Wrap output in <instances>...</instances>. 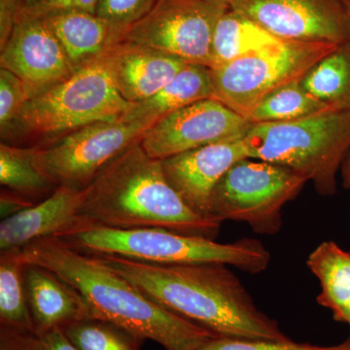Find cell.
I'll list each match as a JSON object with an SVG mask.
<instances>
[{
    "label": "cell",
    "mask_w": 350,
    "mask_h": 350,
    "mask_svg": "<svg viewBox=\"0 0 350 350\" xmlns=\"http://www.w3.org/2000/svg\"><path fill=\"white\" fill-rule=\"evenodd\" d=\"M36 338L39 350H80L63 330L51 331Z\"/></svg>",
    "instance_id": "obj_34"
},
{
    "label": "cell",
    "mask_w": 350,
    "mask_h": 350,
    "mask_svg": "<svg viewBox=\"0 0 350 350\" xmlns=\"http://www.w3.org/2000/svg\"><path fill=\"white\" fill-rule=\"evenodd\" d=\"M248 158L245 139L239 137L184 152L162 162L167 181L182 200L195 213L213 218L209 202L214 188L234 163Z\"/></svg>",
    "instance_id": "obj_14"
},
{
    "label": "cell",
    "mask_w": 350,
    "mask_h": 350,
    "mask_svg": "<svg viewBox=\"0 0 350 350\" xmlns=\"http://www.w3.org/2000/svg\"><path fill=\"white\" fill-rule=\"evenodd\" d=\"M342 183H344V187L350 191V150L345 157L344 163H342Z\"/></svg>",
    "instance_id": "obj_35"
},
{
    "label": "cell",
    "mask_w": 350,
    "mask_h": 350,
    "mask_svg": "<svg viewBox=\"0 0 350 350\" xmlns=\"http://www.w3.org/2000/svg\"><path fill=\"white\" fill-rule=\"evenodd\" d=\"M252 126L224 103L207 98L157 122L140 145L151 158L163 161L206 145L244 137Z\"/></svg>",
    "instance_id": "obj_12"
},
{
    "label": "cell",
    "mask_w": 350,
    "mask_h": 350,
    "mask_svg": "<svg viewBox=\"0 0 350 350\" xmlns=\"http://www.w3.org/2000/svg\"><path fill=\"white\" fill-rule=\"evenodd\" d=\"M282 41L229 7L214 31L209 68H220Z\"/></svg>",
    "instance_id": "obj_21"
},
{
    "label": "cell",
    "mask_w": 350,
    "mask_h": 350,
    "mask_svg": "<svg viewBox=\"0 0 350 350\" xmlns=\"http://www.w3.org/2000/svg\"><path fill=\"white\" fill-rule=\"evenodd\" d=\"M338 46L283 40L211 69L213 98L246 119L271 94L288 85L301 82L306 73Z\"/></svg>",
    "instance_id": "obj_8"
},
{
    "label": "cell",
    "mask_w": 350,
    "mask_h": 350,
    "mask_svg": "<svg viewBox=\"0 0 350 350\" xmlns=\"http://www.w3.org/2000/svg\"><path fill=\"white\" fill-rule=\"evenodd\" d=\"M80 350H140L144 338L94 317L80 320L63 330Z\"/></svg>",
    "instance_id": "obj_26"
},
{
    "label": "cell",
    "mask_w": 350,
    "mask_h": 350,
    "mask_svg": "<svg viewBox=\"0 0 350 350\" xmlns=\"http://www.w3.org/2000/svg\"><path fill=\"white\" fill-rule=\"evenodd\" d=\"M170 312L218 337L290 340L223 264L159 265L94 255Z\"/></svg>",
    "instance_id": "obj_1"
},
{
    "label": "cell",
    "mask_w": 350,
    "mask_h": 350,
    "mask_svg": "<svg viewBox=\"0 0 350 350\" xmlns=\"http://www.w3.org/2000/svg\"><path fill=\"white\" fill-rule=\"evenodd\" d=\"M228 0H157L123 40L140 44L209 68L211 43Z\"/></svg>",
    "instance_id": "obj_10"
},
{
    "label": "cell",
    "mask_w": 350,
    "mask_h": 350,
    "mask_svg": "<svg viewBox=\"0 0 350 350\" xmlns=\"http://www.w3.org/2000/svg\"><path fill=\"white\" fill-rule=\"evenodd\" d=\"M0 68L19 76L36 96L75 72L45 21L24 9L5 46L0 49Z\"/></svg>",
    "instance_id": "obj_13"
},
{
    "label": "cell",
    "mask_w": 350,
    "mask_h": 350,
    "mask_svg": "<svg viewBox=\"0 0 350 350\" xmlns=\"http://www.w3.org/2000/svg\"><path fill=\"white\" fill-rule=\"evenodd\" d=\"M98 0H21L25 12L44 18L68 11H86L96 14Z\"/></svg>",
    "instance_id": "obj_30"
},
{
    "label": "cell",
    "mask_w": 350,
    "mask_h": 350,
    "mask_svg": "<svg viewBox=\"0 0 350 350\" xmlns=\"http://www.w3.org/2000/svg\"><path fill=\"white\" fill-rule=\"evenodd\" d=\"M301 85L331 107L350 108V39L315 64Z\"/></svg>",
    "instance_id": "obj_24"
},
{
    "label": "cell",
    "mask_w": 350,
    "mask_h": 350,
    "mask_svg": "<svg viewBox=\"0 0 350 350\" xmlns=\"http://www.w3.org/2000/svg\"><path fill=\"white\" fill-rule=\"evenodd\" d=\"M55 34L73 70L89 66L105 56L123 34L96 14L68 11L42 18Z\"/></svg>",
    "instance_id": "obj_18"
},
{
    "label": "cell",
    "mask_w": 350,
    "mask_h": 350,
    "mask_svg": "<svg viewBox=\"0 0 350 350\" xmlns=\"http://www.w3.org/2000/svg\"><path fill=\"white\" fill-rule=\"evenodd\" d=\"M349 325L350 326V319H349Z\"/></svg>",
    "instance_id": "obj_37"
},
{
    "label": "cell",
    "mask_w": 350,
    "mask_h": 350,
    "mask_svg": "<svg viewBox=\"0 0 350 350\" xmlns=\"http://www.w3.org/2000/svg\"><path fill=\"white\" fill-rule=\"evenodd\" d=\"M305 177L283 165L244 159L226 172L209 202V215L221 222L246 223L260 234H276L282 211L300 194Z\"/></svg>",
    "instance_id": "obj_7"
},
{
    "label": "cell",
    "mask_w": 350,
    "mask_h": 350,
    "mask_svg": "<svg viewBox=\"0 0 350 350\" xmlns=\"http://www.w3.org/2000/svg\"><path fill=\"white\" fill-rule=\"evenodd\" d=\"M198 350H350V336L342 344L314 345L293 340H245V338L215 337Z\"/></svg>",
    "instance_id": "obj_28"
},
{
    "label": "cell",
    "mask_w": 350,
    "mask_h": 350,
    "mask_svg": "<svg viewBox=\"0 0 350 350\" xmlns=\"http://www.w3.org/2000/svg\"><path fill=\"white\" fill-rule=\"evenodd\" d=\"M84 190L57 187L55 192L0 223V251L23 248L46 237L57 236L79 215Z\"/></svg>",
    "instance_id": "obj_17"
},
{
    "label": "cell",
    "mask_w": 350,
    "mask_h": 350,
    "mask_svg": "<svg viewBox=\"0 0 350 350\" xmlns=\"http://www.w3.org/2000/svg\"><path fill=\"white\" fill-rule=\"evenodd\" d=\"M228 4L282 40L340 45L350 39L344 0H228Z\"/></svg>",
    "instance_id": "obj_11"
},
{
    "label": "cell",
    "mask_w": 350,
    "mask_h": 350,
    "mask_svg": "<svg viewBox=\"0 0 350 350\" xmlns=\"http://www.w3.org/2000/svg\"><path fill=\"white\" fill-rule=\"evenodd\" d=\"M345 10H347V17H349L350 24V0H344Z\"/></svg>",
    "instance_id": "obj_36"
},
{
    "label": "cell",
    "mask_w": 350,
    "mask_h": 350,
    "mask_svg": "<svg viewBox=\"0 0 350 350\" xmlns=\"http://www.w3.org/2000/svg\"><path fill=\"white\" fill-rule=\"evenodd\" d=\"M22 248L0 251V327L34 334L27 292Z\"/></svg>",
    "instance_id": "obj_23"
},
{
    "label": "cell",
    "mask_w": 350,
    "mask_h": 350,
    "mask_svg": "<svg viewBox=\"0 0 350 350\" xmlns=\"http://www.w3.org/2000/svg\"><path fill=\"white\" fill-rule=\"evenodd\" d=\"M149 129L120 119L90 124L38 147L36 165L57 187L85 190L108 163L139 144Z\"/></svg>",
    "instance_id": "obj_9"
},
{
    "label": "cell",
    "mask_w": 350,
    "mask_h": 350,
    "mask_svg": "<svg viewBox=\"0 0 350 350\" xmlns=\"http://www.w3.org/2000/svg\"><path fill=\"white\" fill-rule=\"evenodd\" d=\"M105 61L115 89L131 103L158 93L189 64L180 57L129 41L112 45L105 53Z\"/></svg>",
    "instance_id": "obj_15"
},
{
    "label": "cell",
    "mask_w": 350,
    "mask_h": 350,
    "mask_svg": "<svg viewBox=\"0 0 350 350\" xmlns=\"http://www.w3.org/2000/svg\"><path fill=\"white\" fill-rule=\"evenodd\" d=\"M22 254L25 262L49 269L79 292L92 317L154 340L165 350H198L218 337L159 305L98 257L71 247L57 236L27 244Z\"/></svg>",
    "instance_id": "obj_2"
},
{
    "label": "cell",
    "mask_w": 350,
    "mask_h": 350,
    "mask_svg": "<svg viewBox=\"0 0 350 350\" xmlns=\"http://www.w3.org/2000/svg\"><path fill=\"white\" fill-rule=\"evenodd\" d=\"M336 108L314 98L304 89L301 82L282 88L265 98L246 117L251 124L288 122L306 118Z\"/></svg>",
    "instance_id": "obj_25"
},
{
    "label": "cell",
    "mask_w": 350,
    "mask_h": 350,
    "mask_svg": "<svg viewBox=\"0 0 350 350\" xmlns=\"http://www.w3.org/2000/svg\"><path fill=\"white\" fill-rule=\"evenodd\" d=\"M34 202L31 200L25 199L22 196L14 194L10 191L5 189H1V196H0V213H1L2 220L15 215V214L25 211L32 206Z\"/></svg>",
    "instance_id": "obj_33"
},
{
    "label": "cell",
    "mask_w": 350,
    "mask_h": 350,
    "mask_svg": "<svg viewBox=\"0 0 350 350\" xmlns=\"http://www.w3.org/2000/svg\"><path fill=\"white\" fill-rule=\"evenodd\" d=\"M24 278L36 337L92 317L79 292L49 269L25 262Z\"/></svg>",
    "instance_id": "obj_16"
},
{
    "label": "cell",
    "mask_w": 350,
    "mask_h": 350,
    "mask_svg": "<svg viewBox=\"0 0 350 350\" xmlns=\"http://www.w3.org/2000/svg\"><path fill=\"white\" fill-rule=\"evenodd\" d=\"M306 265L321 286L317 298L319 305L328 308L336 321L349 324L350 252L334 241H324L310 253Z\"/></svg>",
    "instance_id": "obj_20"
},
{
    "label": "cell",
    "mask_w": 350,
    "mask_h": 350,
    "mask_svg": "<svg viewBox=\"0 0 350 350\" xmlns=\"http://www.w3.org/2000/svg\"><path fill=\"white\" fill-rule=\"evenodd\" d=\"M213 96L211 69L202 64H187L158 93L147 100L131 103L120 120L151 128L167 115Z\"/></svg>",
    "instance_id": "obj_19"
},
{
    "label": "cell",
    "mask_w": 350,
    "mask_h": 350,
    "mask_svg": "<svg viewBox=\"0 0 350 350\" xmlns=\"http://www.w3.org/2000/svg\"><path fill=\"white\" fill-rule=\"evenodd\" d=\"M57 237L89 255H114L159 265L223 264L251 275L266 271L271 259L258 239L220 243L160 228L113 229L75 222Z\"/></svg>",
    "instance_id": "obj_4"
},
{
    "label": "cell",
    "mask_w": 350,
    "mask_h": 350,
    "mask_svg": "<svg viewBox=\"0 0 350 350\" xmlns=\"http://www.w3.org/2000/svg\"><path fill=\"white\" fill-rule=\"evenodd\" d=\"M157 0H98L96 14L124 36L155 5Z\"/></svg>",
    "instance_id": "obj_29"
},
{
    "label": "cell",
    "mask_w": 350,
    "mask_h": 350,
    "mask_svg": "<svg viewBox=\"0 0 350 350\" xmlns=\"http://www.w3.org/2000/svg\"><path fill=\"white\" fill-rule=\"evenodd\" d=\"M76 222L113 229L160 228L215 239L222 222L195 213L172 188L162 160L137 144L108 163L84 190Z\"/></svg>",
    "instance_id": "obj_3"
},
{
    "label": "cell",
    "mask_w": 350,
    "mask_h": 350,
    "mask_svg": "<svg viewBox=\"0 0 350 350\" xmlns=\"http://www.w3.org/2000/svg\"><path fill=\"white\" fill-rule=\"evenodd\" d=\"M38 147L0 144V184L2 189L38 204L57 188L36 165Z\"/></svg>",
    "instance_id": "obj_22"
},
{
    "label": "cell",
    "mask_w": 350,
    "mask_h": 350,
    "mask_svg": "<svg viewBox=\"0 0 350 350\" xmlns=\"http://www.w3.org/2000/svg\"><path fill=\"white\" fill-rule=\"evenodd\" d=\"M36 96L31 87L5 68H0V133H4L25 103Z\"/></svg>",
    "instance_id": "obj_27"
},
{
    "label": "cell",
    "mask_w": 350,
    "mask_h": 350,
    "mask_svg": "<svg viewBox=\"0 0 350 350\" xmlns=\"http://www.w3.org/2000/svg\"><path fill=\"white\" fill-rule=\"evenodd\" d=\"M244 139L250 159L286 167L312 181L319 195L333 196L338 170L350 150V108L255 124Z\"/></svg>",
    "instance_id": "obj_6"
},
{
    "label": "cell",
    "mask_w": 350,
    "mask_h": 350,
    "mask_svg": "<svg viewBox=\"0 0 350 350\" xmlns=\"http://www.w3.org/2000/svg\"><path fill=\"white\" fill-rule=\"evenodd\" d=\"M22 9L21 0H0V49L10 38Z\"/></svg>",
    "instance_id": "obj_31"
},
{
    "label": "cell",
    "mask_w": 350,
    "mask_h": 350,
    "mask_svg": "<svg viewBox=\"0 0 350 350\" xmlns=\"http://www.w3.org/2000/svg\"><path fill=\"white\" fill-rule=\"evenodd\" d=\"M130 105L115 89L103 56L27 101L0 133L1 142L46 146L90 124L119 120Z\"/></svg>",
    "instance_id": "obj_5"
},
{
    "label": "cell",
    "mask_w": 350,
    "mask_h": 350,
    "mask_svg": "<svg viewBox=\"0 0 350 350\" xmlns=\"http://www.w3.org/2000/svg\"><path fill=\"white\" fill-rule=\"evenodd\" d=\"M0 350H39L38 338L33 334L0 327Z\"/></svg>",
    "instance_id": "obj_32"
}]
</instances>
